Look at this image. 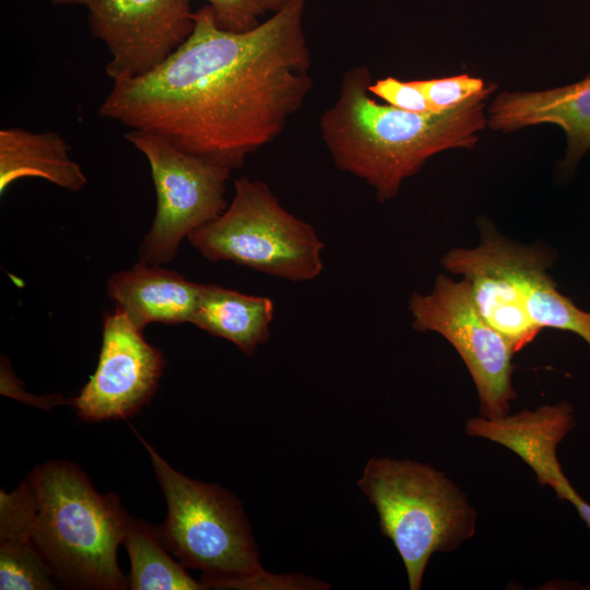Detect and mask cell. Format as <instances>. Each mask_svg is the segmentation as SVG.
I'll use <instances>...</instances> for the list:
<instances>
[{"mask_svg":"<svg viewBox=\"0 0 590 590\" xmlns=\"http://www.w3.org/2000/svg\"><path fill=\"white\" fill-rule=\"evenodd\" d=\"M370 72L355 67L343 74L334 104L319 119L322 141L333 163L366 181L380 202L394 199L402 182L432 156L472 149L486 126V99L497 84L464 104L430 113H412L370 96Z\"/></svg>","mask_w":590,"mask_h":590,"instance_id":"cell-2","label":"cell"},{"mask_svg":"<svg viewBox=\"0 0 590 590\" xmlns=\"http://www.w3.org/2000/svg\"><path fill=\"white\" fill-rule=\"evenodd\" d=\"M357 484L400 554L411 590L421 588L434 553L453 551L474 534L476 514L465 495L432 465L371 457Z\"/></svg>","mask_w":590,"mask_h":590,"instance_id":"cell-5","label":"cell"},{"mask_svg":"<svg viewBox=\"0 0 590 590\" xmlns=\"http://www.w3.org/2000/svg\"><path fill=\"white\" fill-rule=\"evenodd\" d=\"M131 564L128 586L132 590H200L186 567L174 560L162 543L156 527L131 518L122 541Z\"/></svg>","mask_w":590,"mask_h":590,"instance_id":"cell-16","label":"cell"},{"mask_svg":"<svg viewBox=\"0 0 590 590\" xmlns=\"http://www.w3.org/2000/svg\"><path fill=\"white\" fill-rule=\"evenodd\" d=\"M164 365L163 353L116 309L104 317L97 367L70 403L86 422L129 417L152 399Z\"/></svg>","mask_w":590,"mask_h":590,"instance_id":"cell-10","label":"cell"},{"mask_svg":"<svg viewBox=\"0 0 590 590\" xmlns=\"http://www.w3.org/2000/svg\"><path fill=\"white\" fill-rule=\"evenodd\" d=\"M55 577L32 542L0 541V589L47 590Z\"/></svg>","mask_w":590,"mask_h":590,"instance_id":"cell-17","label":"cell"},{"mask_svg":"<svg viewBox=\"0 0 590 590\" xmlns=\"http://www.w3.org/2000/svg\"><path fill=\"white\" fill-rule=\"evenodd\" d=\"M274 306L270 298L203 284L191 323L233 342L251 356L270 337Z\"/></svg>","mask_w":590,"mask_h":590,"instance_id":"cell-15","label":"cell"},{"mask_svg":"<svg viewBox=\"0 0 590 590\" xmlns=\"http://www.w3.org/2000/svg\"><path fill=\"white\" fill-rule=\"evenodd\" d=\"M587 588L590 589V585Z\"/></svg>","mask_w":590,"mask_h":590,"instance_id":"cell-24","label":"cell"},{"mask_svg":"<svg viewBox=\"0 0 590 590\" xmlns=\"http://www.w3.org/2000/svg\"><path fill=\"white\" fill-rule=\"evenodd\" d=\"M371 95L388 105L412 113L434 111L420 81H402L392 76L379 79L369 85Z\"/></svg>","mask_w":590,"mask_h":590,"instance_id":"cell-21","label":"cell"},{"mask_svg":"<svg viewBox=\"0 0 590 590\" xmlns=\"http://www.w3.org/2000/svg\"><path fill=\"white\" fill-rule=\"evenodd\" d=\"M216 25L225 31L246 32L255 28L267 13L281 10L288 0H205Z\"/></svg>","mask_w":590,"mask_h":590,"instance_id":"cell-19","label":"cell"},{"mask_svg":"<svg viewBox=\"0 0 590 590\" xmlns=\"http://www.w3.org/2000/svg\"><path fill=\"white\" fill-rule=\"evenodd\" d=\"M38 177L68 191H80L87 178L70 157L68 142L57 132L19 127L0 130V193L14 181Z\"/></svg>","mask_w":590,"mask_h":590,"instance_id":"cell-14","label":"cell"},{"mask_svg":"<svg viewBox=\"0 0 590 590\" xmlns=\"http://www.w3.org/2000/svg\"><path fill=\"white\" fill-rule=\"evenodd\" d=\"M409 309L416 331L436 332L458 352L476 387L481 416L509 414L516 351L479 312L468 282L439 274L429 294L412 295Z\"/></svg>","mask_w":590,"mask_h":590,"instance_id":"cell-8","label":"cell"},{"mask_svg":"<svg viewBox=\"0 0 590 590\" xmlns=\"http://www.w3.org/2000/svg\"><path fill=\"white\" fill-rule=\"evenodd\" d=\"M36 496L26 476L15 491L0 492V541L32 542Z\"/></svg>","mask_w":590,"mask_h":590,"instance_id":"cell-18","label":"cell"},{"mask_svg":"<svg viewBox=\"0 0 590 590\" xmlns=\"http://www.w3.org/2000/svg\"><path fill=\"white\" fill-rule=\"evenodd\" d=\"M52 4H59V5H71V4H79L84 7L92 5L96 0H50Z\"/></svg>","mask_w":590,"mask_h":590,"instance_id":"cell-23","label":"cell"},{"mask_svg":"<svg viewBox=\"0 0 590 590\" xmlns=\"http://www.w3.org/2000/svg\"><path fill=\"white\" fill-rule=\"evenodd\" d=\"M542 123L564 131L563 164L576 165L590 150V74L550 90L502 92L486 110V126L495 131L514 132Z\"/></svg>","mask_w":590,"mask_h":590,"instance_id":"cell-12","label":"cell"},{"mask_svg":"<svg viewBox=\"0 0 590 590\" xmlns=\"http://www.w3.org/2000/svg\"><path fill=\"white\" fill-rule=\"evenodd\" d=\"M306 0H288L246 32L220 28L208 4L157 68L115 82L101 117L161 135L233 170L272 142L312 87Z\"/></svg>","mask_w":590,"mask_h":590,"instance_id":"cell-1","label":"cell"},{"mask_svg":"<svg viewBox=\"0 0 590 590\" xmlns=\"http://www.w3.org/2000/svg\"><path fill=\"white\" fill-rule=\"evenodd\" d=\"M418 81L434 111L458 107L483 92L488 84L467 73Z\"/></svg>","mask_w":590,"mask_h":590,"instance_id":"cell-20","label":"cell"},{"mask_svg":"<svg viewBox=\"0 0 590 590\" xmlns=\"http://www.w3.org/2000/svg\"><path fill=\"white\" fill-rule=\"evenodd\" d=\"M27 477L36 496L32 543L55 580L72 589L128 588L117 552L131 517L119 498L101 495L69 461H48Z\"/></svg>","mask_w":590,"mask_h":590,"instance_id":"cell-4","label":"cell"},{"mask_svg":"<svg viewBox=\"0 0 590 590\" xmlns=\"http://www.w3.org/2000/svg\"><path fill=\"white\" fill-rule=\"evenodd\" d=\"M477 245L508 280L522 311L541 329L553 328L581 337L590 345V312L563 295L547 273L552 258L541 248L515 243L485 225Z\"/></svg>","mask_w":590,"mask_h":590,"instance_id":"cell-11","label":"cell"},{"mask_svg":"<svg viewBox=\"0 0 590 590\" xmlns=\"http://www.w3.org/2000/svg\"><path fill=\"white\" fill-rule=\"evenodd\" d=\"M229 206L187 238L209 261H233L253 270L303 282L323 268L322 241L314 227L287 212L262 181L235 180Z\"/></svg>","mask_w":590,"mask_h":590,"instance_id":"cell-6","label":"cell"},{"mask_svg":"<svg viewBox=\"0 0 590 590\" xmlns=\"http://www.w3.org/2000/svg\"><path fill=\"white\" fill-rule=\"evenodd\" d=\"M575 509L578 511L585 523L590 528V504L582 499L575 506Z\"/></svg>","mask_w":590,"mask_h":590,"instance_id":"cell-22","label":"cell"},{"mask_svg":"<svg viewBox=\"0 0 590 590\" xmlns=\"http://www.w3.org/2000/svg\"><path fill=\"white\" fill-rule=\"evenodd\" d=\"M140 440L167 503L158 536L182 566L202 573L204 589L321 588L318 580L267 573L238 499L217 484L186 476Z\"/></svg>","mask_w":590,"mask_h":590,"instance_id":"cell-3","label":"cell"},{"mask_svg":"<svg viewBox=\"0 0 590 590\" xmlns=\"http://www.w3.org/2000/svg\"><path fill=\"white\" fill-rule=\"evenodd\" d=\"M125 139L146 157L157 197L154 221L139 248L140 261L162 266L175 258L185 237L226 210L233 169L152 132L130 129Z\"/></svg>","mask_w":590,"mask_h":590,"instance_id":"cell-7","label":"cell"},{"mask_svg":"<svg viewBox=\"0 0 590 590\" xmlns=\"http://www.w3.org/2000/svg\"><path fill=\"white\" fill-rule=\"evenodd\" d=\"M202 286L175 271L139 261L108 279L107 294L116 309L142 331L153 322L191 323Z\"/></svg>","mask_w":590,"mask_h":590,"instance_id":"cell-13","label":"cell"},{"mask_svg":"<svg viewBox=\"0 0 590 590\" xmlns=\"http://www.w3.org/2000/svg\"><path fill=\"white\" fill-rule=\"evenodd\" d=\"M88 25L111 59L115 82L142 76L163 63L192 33L190 0H96Z\"/></svg>","mask_w":590,"mask_h":590,"instance_id":"cell-9","label":"cell"}]
</instances>
